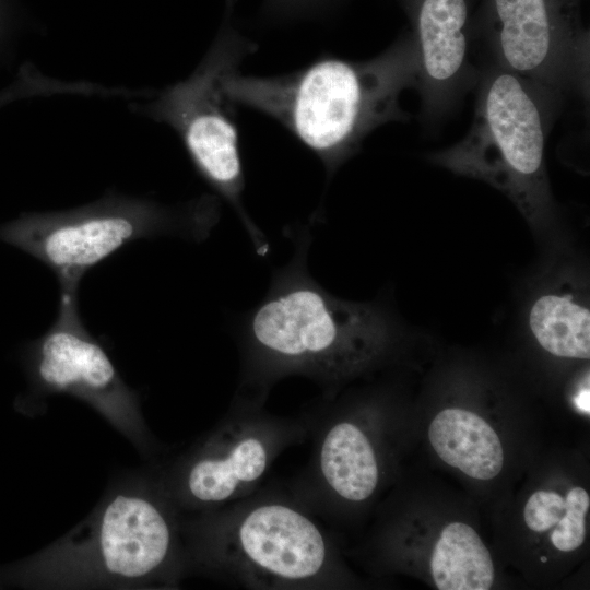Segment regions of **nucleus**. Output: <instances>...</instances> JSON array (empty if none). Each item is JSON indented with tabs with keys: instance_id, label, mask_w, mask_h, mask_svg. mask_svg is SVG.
I'll list each match as a JSON object with an SVG mask.
<instances>
[{
	"instance_id": "obj_16",
	"label": "nucleus",
	"mask_w": 590,
	"mask_h": 590,
	"mask_svg": "<svg viewBox=\"0 0 590 590\" xmlns=\"http://www.w3.org/2000/svg\"><path fill=\"white\" fill-rule=\"evenodd\" d=\"M566 510L565 499L553 491H536L528 499L523 517L528 528L544 532L555 526Z\"/></svg>"
},
{
	"instance_id": "obj_5",
	"label": "nucleus",
	"mask_w": 590,
	"mask_h": 590,
	"mask_svg": "<svg viewBox=\"0 0 590 590\" xmlns=\"http://www.w3.org/2000/svg\"><path fill=\"white\" fill-rule=\"evenodd\" d=\"M186 563L249 589L331 586L334 558L321 527L298 498L252 493L187 523Z\"/></svg>"
},
{
	"instance_id": "obj_8",
	"label": "nucleus",
	"mask_w": 590,
	"mask_h": 590,
	"mask_svg": "<svg viewBox=\"0 0 590 590\" xmlns=\"http://www.w3.org/2000/svg\"><path fill=\"white\" fill-rule=\"evenodd\" d=\"M214 219L174 215L146 205L27 216L0 226V241L36 258L56 275L60 294H78L82 278L120 248L141 238L178 235L203 240Z\"/></svg>"
},
{
	"instance_id": "obj_12",
	"label": "nucleus",
	"mask_w": 590,
	"mask_h": 590,
	"mask_svg": "<svg viewBox=\"0 0 590 590\" xmlns=\"http://www.w3.org/2000/svg\"><path fill=\"white\" fill-rule=\"evenodd\" d=\"M428 438L444 462L470 477L491 480L503 469L504 450L498 435L471 411L442 410L430 423Z\"/></svg>"
},
{
	"instance_id": "obj_6",
	"label": "nucleus",
	"mask_w": 590,
	"mask_h": 590,
	"mask_svg": "<svg viewBox=\"0 0 590 590\" xmlns=\"http://www.w3.org/2000/svg\"><path fill=\"white\" fill-rule=\"evenodd\" d=\"M236 399L227 416L160 482L178 509L208 512L255 492L276 457L300 442L310 421L278 417Z\"/></svg>"
},
{
	"instance_id": "obj_2",
	"label": "nucleus",
	"mask_w": 590,
	"mask_h": 590,
	"mask_svg": "<svg viewBox=\"0 0 590 590\" xmlns=\"http://www.w3.org/2000/svg\"><path fill=\"white\" fill-rule=\"evenodd\" d=\"M309 241L299 237L293 259L244 324L239 400L262 405L274 382L291 375L331 390L388 340L391 322L378 307L338 298L309 275Z\"/></svg>"
},
{
	"instance_id": "obj_17",
	"label": "nucleus",
	"mask_w": 590,
	"mask_h": 590,
	"mask_svg": "<svg viewBox=\"0 0 590 590\" xmlns=\"http://www.w3.org/2000/svg\"><path fill=\"white\" fill-rule=\"evenodd\" d=\"M338 1L340 0H264L262 13L271 20L290 21L320 14Z\"/></svg>"
},
{
	"instance_id": "obj_14",
	"label": "nucleus",
	"mask_w": 590,
	"mask_h": 590,
	"mask_svg": "<svg viewBox=\"0 0 590 590\" xmlns=\"http://www.w3.org/2000/svg\"><path fill=\"white\" fill-rule=\"evenodd\" d=\"M430 570L439 590H488L494 581L489 551L472 527L447 524L436 541Z\"/></svg>"
},
{
	"instance_id": "obj_15",
	"label": "nucleus",
	"mask_w": 590,
	"mask_h": 590,
	"mask_svg": "<svg viewBox=\"0 0 590 590\" xmlns=\"http://www.w3.org/2000/svg\"><path fill=\"white\" fill-rule=\"evenodd\" d=\"M565 504V514L550 539L557 550L570 552L578 548L586 538L585 518L590 507L589 494L582 487H574L567 493Z\"/></svg>"
},
{
	"instance_id": "obj_3",
	"label": "nucleus",
	"mask_w": 590,
	"mask_h": 590,
	"mask_svg": "<svg viewBox=\"0 0 590 590\" xmlns=\"http://www.w3.org/2000/svg\"><path fill=\"white\" fill-rule=\"evenodd\" d=\"M186 563L177 508L160 483L114 489L48 548L0 568V588H174Z\"/></svg>"
},
{
	"instance_id": "obj_19",
	"label": "nucleus",
	"mask_w": 590,
	"mask_h": 590,
	"mask_svg": "<svg viewBox=\"0 0 590 590\" xmlns=\"http://www.w3.org/2000/svg\"><path fill=\"white\" fill-rule=\"evenodd\" d=\"M541 560H542L543 563H545V562H546V557H541Z\"/></svg>"
},
{
	"instance_id": "obj_11",
	"label": "nucleus",
	"mask_w": 590,
	"mask_h": 590,
	"mask_svg": "<svg viewBox=\"0 0 590 590\" xmlns=\"http://www.w3.org/2000/svg\"><path fill=\"white\" fill-rule=\"evenodd\" d=\"M401 5L417 50L421 118L436 125L479 80L480 67L472 62L470 0H401Z\"/></svg>"
},
{
	"instance_id": "obj_18",
	"label": "nucleus",
	"mask_w": 590,
	"mask_h": 590,
	"mask_svg": "<svg viewBox=\"0 0 590 590\" xmlns=\"http://www.w3.org/2000/svg\"><path fill=\"white\" fill-rule=\"evenodd\" d=\"M590 392H589V380L586 381L585 386H582L578 392L576 393L574 401L577 406V409L583 413L589 414L590 412V401H589Z\"/></svg>"
},
{
	"instance_id": "obj_13",
	"label": "nucleus",
	"mask_w": 590,
	"mask_h": 590,
	"mask_svg": "<svg viewBox=\"0 0 590 590\" xmlns=\"http://www.w3.org/2000/svg\"><path fill=\"white\" fill-rule=\"evenodd\" d=\"M527 323L538 344L563 358H590L589 304L576 288L553 287L531 302Z\"/></svg>"
},
{
	"instance_id": "obj_10",
	"label": "nucleus",
	"mask_w": 590,
	"mask_h": 590,
	"mask_svg": "<svg viewBox=\"0 0 590 590\" xmlns=\"http://www.w3.org/2000/svg\"><path fill=\"white\" fill-rule=\"evenodd\" d=\"M237 0H227L224 28L213 50L208 69L185 91L182 107L184 137L191 157L204 178L232 205L260 255L268 251L264 235L250 219L243 203L244 166L234 103L224 82L239 70L241 62L258 46L240 34L231 22Z\"/></svg>"
},
{
	"instance_id": "obj_9",
	"label": "nucleus",
	"mask_w": 590,
	"mask_h": 590,
	"mask_svg": "<svg viewBox=\"0 0 590 590\" xmlns=\"http://www.w3.org/2000/svg\"><path fill=\"white\" fill-rule=\"evenodd\" d=\"M23 361L33 392L73 396L90 404L133 444L145 447L146 429L137 394L85 328L78 294H60L55 322L27 344Z\"/></svg>"
},
{
	"instance_id": "obj_4",
	"label": "nucleus",
	"mask_w": 590,
	"mask_h": 590,
	"mask_svg": "<svg viewBox=\"0 0 590 590\" xmlns=\"http://www.w3.org/2000/svg\"><path fill=\"white\" fill-rule=\"evenodd\" d=\"M474 116L465 137L429 155L455 174L503 192L535 232L557 220L545 167L546 135L566 99L560 94L495 63L483 62Z\"/></svg>"
},
{
	"instance_id": "obj_1",
	"label": "nucleus",
	"mask_w": 590,
	"mask_h": 590,
	"mask_svg": "<svg viewBox=\"0 0 590 590\" xmlns=\"http://www.w3.org/2000/svg\"><path fill=\"white\" fill-rule=\"evenodd\" d=\"M418 59L411 32L374 58L353 61L320 56L294 72L273 76L228 75L234 104L282 125L333 174L376 128L405 121L400 95L416 87Z\"/></svg>"
},
{
	"instance_id": "obj_7",
	"label": "nucleus",
	"mask_w": 590,
	"mask_h": 590,
	"mask_svg": "<svg viewBox=\"0 0 590 590\" xmlns=\"http://www.w3.org/2000/svg\"><path fill=\"white\" fill-rule=\"evenodd\" d=\"M582 0H481L472 39L495 63L565 98L588 97L589 31Z\"/></svg>"
}]
</instances>
